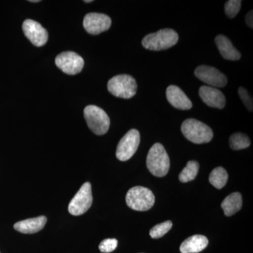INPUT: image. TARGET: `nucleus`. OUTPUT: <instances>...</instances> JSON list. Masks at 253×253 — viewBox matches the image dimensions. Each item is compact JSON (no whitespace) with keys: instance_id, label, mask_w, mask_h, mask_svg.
Wrapping results in <instances>:
<instances>
[{"instance_id":"f257e3e1","label":"nucleus","mask_w":253,"mask_h":253,"mask_svg":"<svg viewBox=\"0 0 253 253\" xmlns=\"http://www.w3.org/2000/svg\"><path fill=\"white\" fill-rule=\"evenodd\" d=\"M146 165L151 174L163 177L169 172L170 161L164 146L159 143L153 145L146 158Z\"/></svg>"},{"instance_id":"f03ea898","label":"nucleus","mask_w":253,"mask_h":253,"mask_svg":"<svg viewBox=\"0 0 253 253\" xmlns=\"http://www.w3.org/2000/svg\"><path fill=\"white\" fill-rule=\"evenodd\" d=\"M178 41L177 33L174 30L166 28L145 36L142 45L145 49L151 51H162L175 45Z\"/></svg>"},{"instance_id":"7ed1b4c3","label":"nucleus","mask_w":253,"mask_h":253,"mask_svg":"<svg viewBox=\"0 0 253 253\" xmlns=\"http://www.w3.org/2000/svg\"><path fill=\"white\" fill-rule=\"evenodd\" d=\"M181 129L186 139L194 144L208 143L213 138V131L209 126L193 118L184 121Z\"/></svg>"},{"instance_id":"20e7f679","label":"nucleus","mask_w":253,"mask_h":253,"mask_svg":"<svg viewBox=\"0 0 253 253\" xmlns=\"http://www.w3.org/2000/svg\"><path fill=\"white\" fill-rule=\"evenodd\" d=\"M108 90L111 94L122 99H131L136 94L137 84L135 79L129 75H118L108 83Z\"/></svg>"},{"instance_id":"39448f33","label":"nucleus","mask_w":253,"mask_h":253,"mask_svg":"<svg viewBox=\"0 0 253 253\" xmlns=\"http://www.w3.org/2000/svg\"><path fill=\"white\" fill-rule=\"evenodd\" d=\"M128 207L136 211H149L155 204V196L151 190L143 186H135L126 195Z\"/></svg>"},{"instance_id":"423d86ee","label":"nucleus","mask_w":253,"mask_h":253,"mask_svg":"<svg viewBox=\"0 0 253 253\" xmlns=\"http://www.w3.org/2000/svg\"><path fill=\"white\" fill-rule=\"evenodd\" d=\"M86 124L95 134L103 135L109 131L110 118L104 110L97 106L89 105L84 110Z\"/></svg>"},{"instance_id":"0eeeda50","label":"nucleus","mask_w":253,"mask_h":253,"mask_svg":"<svg viewBox=\"0 0 253 253\" xmlns=\"http://www.w3.org/2000/svg\"><path fill=\"white\" fill-rule=\"evenodd\" d=\"M92 202L91 184L89 182H85L71 200L68 205V211L72 215H81L90 208Z\"/></svg>"},{"instance_id":"6e6552de","label":"nucleus","mask_w":253,"mask_h":253,"mask_svg":"<svg viewBox=\"0 0 253 253\" xmlns=\"http://www.w3.org/2000/svg\"><path fill=\"white\" fill-rule=\"evenodd\" d=\"M140 143V134L135 129H131L126 132L118 143L116 150V157L121 161H126L130 159Z\"/></svg>"},{"instance_id":"1a4fd4ad","label":"nucleus","mask_w":253,"mask_h":253,"mask_svg":"<svg viewBox=\"0 0 253 253\" xmlns=\"http://www.w3.org/2000/svg\"><path fill=\"white\" fill-rule=\"evenodd\" d=\"M55 63L63 73L74 76L81 72L84 67V61L77 53L65 51L56 56Z\"/></svg>"},{"instance_id":"9d476101","label":"nucleus","mask_w":253,"mask_h":253,"mask_svg":"<svg viewBox=\"0 0 253 253\" xmlns=\"http://www.w3.org/2000/svg\"><path fill=\"white\" fill-rule=\"evenodd\" d=\"M195 76L200 81L212 87H224L227 84V78L217 68L202 65L196 68Z\"/></svg>"},{"instance_id":"9b49d317","label":"nucleus","mask_w":253,"mask_h":253,"mask_svg":"<svg viewBox=\"0 0 253 253\" xmlns=\"http://www.w3.org/2000/svg\"><path fill=\"white\" fill-rule=\"evenodd\" d=\"M111 26V19L107 15L99 13H89L83 20V26L88 33L99 35L108 31Z\"/></svg>"},{"instance_id":"f8f14e48","label":"nucleus","mask_w":253,"mask_h":253,"mask_svg":"<svg viewBox=\"0 0 253 253\" xmlns=\"http://www.w3.org/2000/svg\"><path fill=\"white\" fill-rule=\"evenodd\" d=\"M23 31L32 44L38 47L44 46L48 41V33L45 28L33 20L27 19L23 22Z\"/></svg>"},{"instance_id":"ddd939ff","label":"nucleus","mask_w":253,"mask_h":253,"mask_svg":"<svg viewBox=\"0 0 253 253\" xmlns=\"http://www.w3.org/2000/svg\"><path fill=\"white\" fill-rule=\"evenodd\" d=\"M199 96L205 104L210 107L222 109L225 106V96L217 88L210 86H201L199 89Z\"/></svg>"},{"instance_id":"4468645a","label":"nucleus","mask_w":253,"mask_h":253,"mask_svg":"<svg viewBox=\"0 0 253 253\" xmlns=\"http://www.w3.org/2000/svg\"><path fill=\"white\" fill-rule=\"evenodd\" d=\"M166 96L169 104L176 109L179 110H189L192 108L193 104L179 86L170 85L168 86L166 90Z\"/></svg>"},{"instance_id":"2eb2a0df","label":"nucleus","mask_w":253,"mask_h":253,"mask_svg":"<svg viewBox=\"0 0 253 253\" xmlns=\"http://www.w3.org/2000/svg\"><path fill=\"white\" fill-rule=\"evenodd\" d=\"M47 219L45 216L30 218L25 220L18 221L14 225L15 230L22 234H35L41 231L45 226Z\"/></svg>"},{"instance_id":"dca6fc26","label":"nucleus","mask_w":253,"mask_h":253,"mask_svg":"<svg viewBox=\"0 0 253 253\" xmlns=\"http://www.w3.org/2000/svg\"><path fill=\"white\" fill-rule=\"evenodd\" d=\"M214 41L223 58L229 61H238L241 59V53L234 47L227 37L219 35L216 37Z\"/></svg>"},{"instance_id":"f3484780","label":"nucleus","mask_w":253,"mask_h":253,"mask_svg":"<svg viewBox=\"0 0 253 253\" xmlns=\"http://www.w3.org/2000/svg\"><path fill=\"white\" fill-rule=\"evenodd\" d=\"M208 245L207 237L203 235H194L186 239L181 244V253H198L204 251Z\"/></svg>"},{"instance_id":"a211bd4d","label":"nucleus","mask_w":253,"mask_h":253,"mask_svg":"<svg viewBox=\"0 0 253 253\" xmlns=\"http://www.w3.org/2000/svg\"><path fill=\"white\" fill-rule=\"evenodd\" d=\"M243 204L242 196L239 193H233L223 201L221 208L224 210V214L230 217L241 209Z\"/></svg>"},{"instance_id":"6ab92c4d","label":"nucleus","mask_w":253,"mask_h":253,"mask_svg":"<svg viewBox=\"0 0 253 253\" xmlns=\"http://www.w3.org/2000/svg\"><path fill=\"white\" fill-rule=\"evenodd\" d=\"M228 173L224 168L218 167L214 168L211 172L209 176V181L211 184L217 189H221L226 185L227 183Z\"/></svg>"},{"instance_id":"aec40b11","label":"nucleus","mask_w":253,"mask_h":253,"mask_svg":"<svg viewBox=\"0 0 253 253\" xmlns=\"http://www.w3.org/2000/svg\"><path fill=\"white\" fill-rule=\"evenodd\" d=\"M199 170V163L195 161H190L179 175V181L182 183L194 180Z\"/></svg>"},{"instance_id":"412c9836","label":"nucleus","mask_w":253,"mask_h":253,"mask_svg":"<svg viewBox=\"0 0 253 253\" xmlns=\"http://www.w3.org/2000/svg\"><path fill=\"white\" fill-rule=\"evenodd\" d=\"M229 144H230L231 149L238 151V150L244 149L249 147L251 146V140L246 134L238 132L230 136Z\"/></svg>"},{"instance_id":"4be33fe9","label":"nucleus","mask_w":253,"mask_h":253,"mask_svg":"<svg viewBox=\"0 0 253 253\" xmlns=\"http://www.w3.org/2000/svg\"><path fill=\"white\" fill-rule=\"evenodd\" d=\"M172 227V222L171 221H166L154 226L150 231V236L153 239H159L167 234Z\"/></svg>"},{"instance_id":"5701e85b","label":"nucleus","mask_w":253,"mask_h":253,"mask_svg":"<svg viewBox=\"0 0 253 253\" xmlns=\"http://www.w3.org/2000/svg\"><path fill=\"white\" fill-rule=\"evenodd\" d=\"M241 0H229L226 1L224 6L226 16L229 18L235 17L241 10Z\"/></svg>"},{"instance_id":"b1692460","label":"nucleus","mask_w":253,"mask_h":253,"mask_svg":"<svg viewBox=\"0 0 253 253\" xmlns=\"http://www.w3.org/2000/svg\"><path fill=\"white\" fill-rule=\"evenodd\" d=\"M117 246V240L116 239H107L101 241L99 248L101 253H109L114 251Z\"/></svg>"},{"instance_id":"393cba45","label":"nucleus","mask_w":253,"mask_h":253,"mask_svg":"<svg viewBox=\"0 0 253 253\" xmlns=\"http://www.w3.org/2000/svg\"><path fill=\"white\" fill-rule=\"evenodd\" d=\"M238 92H239L240 98L242 100L245 106L249 109V111L252 112L253 109V99L251 95L249 94L248 91L243 86H240L239 89H238Z\"/></svg>"},{"instance_id":"a878e982","label":"nucleus","mask_w":253,"mask_h":253,"mask_svg":"<svg viewBox=\"0 0 253 253\" xmlns=\"http://www.w3.org/2000/svg\"><path fill=\"white\" fill-rule=\"evenodd\" d=\"M253 10H251V11H249L248 13V14L246 15V23H247L248 26H249L250 28H253Z\"/></svg>"},{"instance_id":"bb28decb","label":"nucleus","mask_w":253,"mask_h":253,"mask_svg":"<svg viewBox=\"0 0 253 253\" xmlns=\"http://www.w3.org/2000/svg\"><path fill=\"white\" fill-rule=\"evenodd\" d=\"M29 1H31V2H39L40 0H30Z\"/></svg>"},{"instance_id":"cd10ccee","label":"nucleus","mask_w":253,"mask_h":253,"mask_svg":"<svg viewBox=\"0 0 253 253\" xmlns=\"http://www.w3.org/2000/svg\"><path fill=\"white\" fill-rule=\"evenodd\" d=\"M92 0H89V1H84V2H86V3H89V2H92Z\"/></svg>"}]
</instances>
